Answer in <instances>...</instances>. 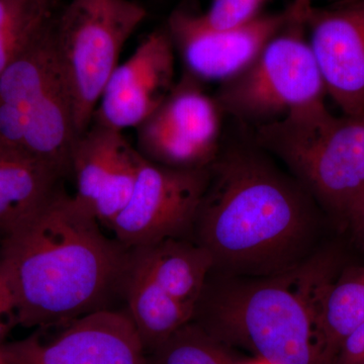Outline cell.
<instances>
[{
    "label": "cell",
    "mask_w": 364,
    "mask_h": 364,
    "mask_svg": "<svg viewBox=\"0 0 364 364\" xmlns=\"http://www.w3.org/2000/svg\"><path fill=\"white\" fill-rule=\"evenodd\" d=\"M223 133L219 154L196 217L195 241L207 249L213 272L261 277L308 257L317 203L291 174L236 124Z\"/></svg>",
    "instance_id": "1"
},
{
    "label": "cell",
    "mask_w": 364,
    "mask_h": 364,
    "mask_svg": "<svg viewBox=\"0 0 364 364\" xmlns=\"http://www.w3.org/2000/svg\"><path fill=\"white\" fill-rule=\"evenodd\" d=\"M131 249L63 188L32 219L4 237L0 269L16 324L50 327L114 308L123 299Z\"/></svg>",
    "instance_id": "2"
},
{
    "label": "cell",
    "mask_w": 364,
    "mask_h": 364,
    "mask_svg": "<svg viewBox=\"0 0 364 364\" xmlns=\"http://www.w3.org/2000/svg\"><path fill=\"white\" fill-rule=\"evenodd\" d=\"M334 259L309 255L261 277L210 272L193 322L270 364H325L321 315Z\"/></svg>",
    "instance_id": "3"
},
{
    "label": "cell",
    "mask_w": 364,
    "mask_h": 364,
    "mask_svg": "<svg viewBox=\"0 0 364 364\" xmlns=\"http://www.w3.org/2000/svg\"><path fill=\"white\" fill-rule=\"evenodd\" d=\"M250 130L318 207L347 223L364 196V114L335 116L321 102Z\"/></svg>",
    "instance_id": "4"
},
{
    "label": "cell",
    "mask_w": 364,
    "mask_h": 364,
    "mask_svg": "<svg viewBox=\"0 0 364 364\" xmlns=\"http://www.w3.org/2000/svg\"><path fill=\"white\" fill-rule=\"evenodd\" d=\"M147 16L135 0H70L54 23L60 65L70 90L76 130L92 123L124 44Z\"/></svg>",
    "instance_id": "5"
},
{
    "label": "cell",
    "mask_w": 364,
    "mask_h": 364,
    "mask_svg": "<svg viewBox=\"0 0 364 364\" xmlns=\"http://www.w3.org/2000/svg\"><path fill=\"white\" fill-rule=\"evenodd\" d=\"M305 28L291 18L245 69L221 83L214 97L224 116L253 129L325 102L324 79Z\"/></svg>",
    "instance_id": "6"
},
{
    "label": "cell",
    "mask_w": 364,
    "mask_h": 364,
    "mask_svg": "<svg viewBox=\"0 0 364 364\" xmlns=\"http://www.w3.org/2000/svg\"><path fill=\"white\" fill-rule=\"evenodd\" d=\"M223 117L202 81L184 71L163 104L136 129V150L163 166L210 167L221 147Z\"/></svg>",
    "instance_id": "7"
},
{
    "label": "cell",
    "mask_w": 364,
    "mask_h": 364,
    "mask_svg": "<svg viewBox=\"0 0 364 364\" xmlns=\"http://www.w3.org/2000/svg\"><path fill=\"white\" fill-rule=\"evenodd\" d=\"M210 167L172 168L143 158L130 200L112 223L114 238L129 249L183 238L195 226Z\"/></svg>",
    "instance_id": "8"
},
{
    "label": "cell",
    "mask_w": 364,
    "mask_h": 364,
    "mask_svg": "<svg viewBox=\"0 0 364 364\" xmlns=\"http://www.w3.org/2000/svg\"><path fill=\"white\" fill-rule=\"evenodd\" d=\"M291 20L286 11L259 14L244 25L217 30L198 14L176 11L170 16L166 30L186 72L200 81L222 83L245 69Z\"/></svg>",
    "instance_id": "9"
},
{
    "label": "cell",
    "mask_w": 364,
    "mask_h": 364,
    "mask_svg": "<svg viewBox=\"0 0 364 364\" xmlns=\"http://www.w3.org/2000/svg\"><path fill=\"white\" fill-rule=\"evenodd\" d=\"M143 156L123 131L92 122L72 151L70 176L74 196L111 230L130 200Z\"/></svg>",
    "instance_id": "10"
},
{
    "label": "cell",
    "mask_w": 364,
    "mask_h": 364,
    "mask_svg": "<svg viewBox=\"0 0 364 364\" xmlns=\"http://www.w3.org/2000/svg\"><path fill=\"white\" fill-rule=\"evenodd\" d=\"M6 364H148L145 347L124 310L107 309L67 324L50 343L6 344Z\"/></svg>",
    "instance_id": "11"
},
{
    "label": "cell",
    "mask_w": 364,
    "mask_h": 364,
    "mask_svg": "<svg viewBox=\"0 0 364 364\" xmlns=\"http://www.w3.org/2000/svg\"><path fill=\"white\" fill-rule=\"evenodd\" d=\"M176 52L167 30L149 33L112 72L92 122L119 131L141 126L176 85Z\"/></svg>",
    "instance_id": "12"
},
{
    "label": "cell",
    "mask_w": 364,
    "mask_h": 364,
    "mask_svg": "<svg viewBox=\"0 0 364 364\" xmlns=\"http://www.w3.org/2000/svg\"><path fill=\"white\" fill-rule=\"evenodd\" d=\"M305 25L327 95L342 114L363 116L364 0H349L330 9L313 7Z\"/></svg>",
    "instance_id": "13"
},
{
    "label": "cell",
    "mask_w": 364,
    "mask_h": 364,
    "mask_svg": "<svg viewBox=\"0 0 364 364\" xmlns=\"http://www.w3.org/2000/svg\"><path fill=\"white\" fill-rule=\"evenodd\" d=\"M54 23L0 75V156L28 159L23 142L28 116L41 93L61 70Z\"/></svg>",
    "instance_id": "14"
},
{
    "label": "cell",
    "mask_w": 364,
    "mask_h": 364,
    "mask_svg": "<svg viewBox=\"0 0 364 364\" xmlns=\"http://www.w3.org/2000/svg\"><path fill=\"white\" fill-rule=\"evenodd\" d=\"M134 262L183 305L196 310L214 260L198 242L170 238L145 247L131 249Z\"/></svg>",
    "instance_id": "15"
},
{
    "label": "cell",
    "mask_w": 364,
    "mask_h": 364,
    "mask_svg": "<svg viewBox=\"0 0 364 364\" xmlns=\"http://www.w3.org/2000/svg\"><path fill=\"white\" fill-rule=\"evenodd\" d=\"M123 301L126 313L146 352L156 350L174 333L193 321L195 310L183 305L155 282L132 258Z\"/></svg>",
    "instance_id": "16"
},
{
    "label": "cell",
    "mask_w": 364,
    "mask_h": 364,
    "mask_svg": "<svg viewBox=\"0 0 364 364\" xmlns=\"http://www.w3.org/2000/svg\"><path fill=\"white\" fill-rule=\"evenodd\" d=\"M63 177L40 163L0 156V235L30 221L61 189Z\"/></svg>",
    "instance_id": "17"
},
{
    "label": "cell",
    "mask_w": 364,
    "mask_h": 364,
    "mask_svg": "<svg viewBox=\"0 0 364 364\" xmlns=\"http://www.w3.org/2000/svg\"><path fill=\"white\" fill-rule=\"evenodd\" d=\"M364 321V267L335 279L323 303L321 333L325 364H332L344 339Z\"/></svg>",
    "instance_id": "18"
},
{
    "label": "cell",
    "mask_w": 364,
    "mask_h": 364,
    "mask_svg": "<svg viewBox=\"0 0 364 364\" xmlns=\"http://www.w3.org/2000/svg\"><path fill=\"white\" fill-rule=\"evenodd\" d=\"M57 0H0V75L51 28Z\"/></svg>",
    "instance_id": "19"
},
{
    "label": "cell",
    "mask_w": 364,
    "mask_h": 364,
    "mask_svg": "<svg viewBox=\"0 0 364 364\" xmlns=\"http://www.w3.org/2000/svg\"><path fill=\"white\" fill-rule=\"evenodd\" d=\"M151 353L153 364H239L226 344L193 321Z\"/></svg>",
    "instance_id": "20"
},
{
    "label": "cell",
    "mask_w": 364,
    "mask_h": 364,
    "mask_svg": "<svg viewBox=\"0 0 364 364\" xmlns=\"http://www.w3.org/2000/svg\"><path fill=\"white\" fill-rule=\"evenodd\" d=\"M267 0H214L205 14H200L208 26L227 30L244 25L259 16V9Z\"/></svg>",
    "instance_id": "21"
},
{
    "label": "cell",
    "mask_w": 364,
    "mask_h": 364,
    "mask_svg": "<svg viewBox=\"0 0 364 364\" xmlns=\"http://www.w3.org/2000/svg\"><path fill=\"white\" fill-rule=\"evenodd\" d=\"M16 324L11 289L0 269V364H4L6 339L11 326Z\"/></svg>",
    "instance_id": "22"
},
{
    "label": "cell",
    "mask_w": 364,
    "mask_h": 364,
    "mask_svg": "<svg viewBox=\"0 0 364 364\" xmlns=\"http://www.w3.org/2000/svg\"><path fill=\"white\" fill-rule=\"evenodd\" d=\"M332 364H364V321L342 342Z\"/></svg>",
    "instance_id": "23"
},
{
    "label": "cell",
    "mask_w": 364,
    "mask_h": 364,
    "mask_svg": "<svg viewBox=\"0 0 364 364\" xmlns=\"http://www.w3.org/2000/svg\"><path fill=\"white\" fill-rule=\"evenodd\" d=\"M347 223L353 228L354 232L358 235V239L364 247V196L355 208L352 210Z\"/></svg>",
    "instance_id": "24"
},
{
    "label": "cell",
    "mask_w": 364,
    "mask_h": 364,
    "mask_svg": "<svg viewBox=\"0 0 364 364\" xmlns=\"http://www.w3.org/2000/svg\"><path fill=\"white\" fill-rule=\"evenodd\" d=\"M314 0H294L289 11L291 18L294 21H303L305 23L306 14L313 9Z\"/></svg>",
    "instance_id": "25"
},
{
    "label": "cell",
    "mask_w": 364,
    "mask_h": 364,
    "mask_svg": "<svg viewBox=\"0 0 364 364\" xmlns=\"http://www.w3.org/2000/svg\"><path fill=\"white\" fill-rule=\"evenodd\" d=\"M243 364H270L267 363V361L262 360V359L255 358L253 360L249 361V363H243Z\"/></svg>",
    "instance_id": "26"
}]
</instances>
